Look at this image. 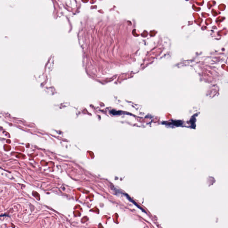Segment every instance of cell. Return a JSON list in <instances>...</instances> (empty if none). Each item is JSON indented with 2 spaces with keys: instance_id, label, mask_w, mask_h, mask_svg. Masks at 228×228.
I'll return each mask as SVG.
<instances>
[{
  "instance_id": "6da1fadb",
  "label": "cell",
  "mask_w": 228,
  "mask_h": 228,
  "mask_svg": "<svg viewBox=\"0 0 228 228\" xmlns=\"http://www.w3.org/2000/svg\"><path fill=\"white\" fill-rule=\"evenodd\" d=\"M128 199H129V201H131V202H132L133 203V204H134L135 205H136L137 206V207L139 208V209H140L141 210H142L143 211H144V212H145V211H144V209H142V208H141L140 207V206H139L137 204H136V203L135 202H134V201H133V200H132V199H131L130 198H129V197H128Z\"/></svg>"
}]
</instances>
